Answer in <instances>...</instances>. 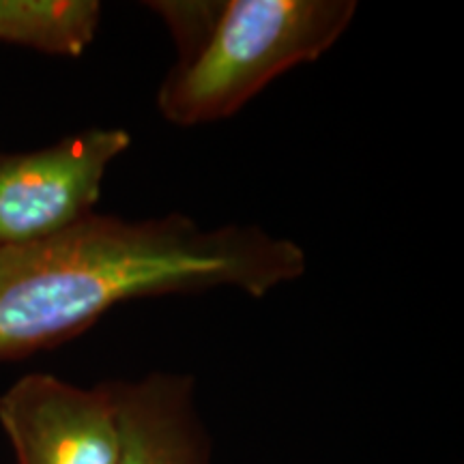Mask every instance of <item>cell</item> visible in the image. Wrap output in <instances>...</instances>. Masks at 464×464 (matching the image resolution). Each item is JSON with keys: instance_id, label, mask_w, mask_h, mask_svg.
Returning <instances> with one entry per match:
<instances>
[{"instance_id": "6da1fadb", "label": "cell", "mask_w": 464, "mask_h": 464, "mask_svg": "<svg viewBox=\"0 0 464 464\" xmlns=\"http://www.w3.org/2000/svg\"><path fill=\"white\" fill-rule=\"evenodd\" d=\"M305 266L301 246L258 226L91 213L45 239L0 247V362L72 340L127 301L216 288L265 297Z\"/></svg>"}, {"instance_id": "7a4b0ae2", "label": "cell", "mask_w": 464, "mask_h": 464, "mask_svg": "<svg viewBox=\"0 0 464 464\" xmlns=\"http://www.w3.org/2000/svg\"><path fill=\"white\" fill-rule=\"evenodd\" d=\"M355 14V0L222 3L205 39L161 82V116L181 127L228 119L277 75L318 61Z\"/></svg>"}, {"instance_id": "3957f363", "label": "cell", "mask_w": 464, "mask_h": 464, "mask_svg": "<svg viewBox=\"0 0 464 464\" xmlns=\"http://www.w3.org/2000/svg\"><path fill=\"white\" fill-rule=\"evenodd\" d=\"M130 144L125 130L91 127L31 153H0V247L45 239L91 216L110 164Z\"/></svg>"}, {"instance_id": "277c9868", "label": "cell", "mask_w": 464, "mask_h": 464, "mask_svg": "<svg viewBox=\"0 0 464 464\" xmlns=\"http://www.w3.org/2000/svg\"><path fill=\"white\" fill-rule=\"evenodd\" d=\"M0 426L17 464H119L112 385L80 387L26 374L0 396Z\"/></svg>"}, {"instance_id": "5b68a950", "label": "cell", "mask_w": 464, "mask_h": 464, "mask_svg": "<svg viewBox=\"0 0 464 464\" xmlns=\"http://www.w3.org/2000/svg\"><path fill=\"white\" fill-rule=\"evenodd\" d=\"M110 385L119 413V464H211L191 376L150 372Z\"/></svg>"}, {"instance_id": "8992f818", "label": "cell", "mask_w": 464, "mask_h": 464, "mask_svg": "<svg viewBox=\"0 0 464 464\" xmlns=\"http://www.w3.org/2000/svg\"><path fill=\"white\" fill-rule=\"evenodd\" d=\"M102 22L97 0H0V42L80 56Z\"/></svg>"}]
</instances>
